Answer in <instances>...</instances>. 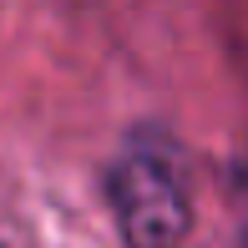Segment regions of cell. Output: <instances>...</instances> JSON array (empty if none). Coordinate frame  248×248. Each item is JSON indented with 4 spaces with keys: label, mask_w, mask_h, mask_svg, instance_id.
I'll return each mask as SVG.
<instances>
[{
    "label": "cell",
    "mask_w": 248,
    "mask_h": 248,
    "mask_svg": "<svg viewBox=\"0 0 248 248\" xmlns=\"http://www.w3.org/2000/svg\"><path fill=\"white\" fill-rule=\"evenodd\" d=\"M107 198L127 248H183L193 228V198L157 152H127L107 177Z\"/></svg>",
    "instance_id": "obj_1"
},
{
    "label": "cell",
    "mask_w": 248,
    "mask_h": 248,
    "mask_svg": "<svg viewBox=\"0 0 248 248\" xmlns=\"http://www.w3.org/2000/svg\"><path fill=\"white\" fill-rule=\"evenodd\" d=\"M0 248H10V243H0Z\"/></svg>",
    "instance_id": "obj_2"
}]
</instances>
